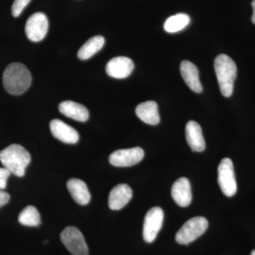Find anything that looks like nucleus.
<instances>
[{
	"instance_id": "obj_1",
	"label": "nucleus",
	"mask_w": 255,
	"mask_h": 255,
	"mask_svg": "<svg viewBox=\"0 0 255 255\" xmlns=\"http://www.w3.org/2000/svg\"><path fill=\"white\" fill-rule=\"evenodd\" d=\"M31 73L21 63L10 64L3 74L4 89L8 93L12 95H22L31 86Z\"/></svg>"
},
{
	"instance_id": "obj_2",
	"label": "nucleus",
	"mask_w": 255,
	"mask_h": 255,
	"mask_svg": "<svg viewBox=\"0 0 255 255\" xmlns=\"http://www.w3.org/2000/svg\"><path fill=\"white\" fill-rule=\"evenodd\" d=\"M31 159L29 152L18 144L10 145L0 152V161L4 167L18 177L24 176Z\"/></svg>"
},
{
	"instance_id": "obj_3",
	"label": "nucleus",
	"mask_w": 255,
	"mask_h": 255,
	"mask_svg": "<svg viewBox=\"0 0 255 255\" xmlns=\"http://www.w3.org/2000/svg\"><path fill=\"white\" fill-rule=\"evenodd\" d=\"M214 69L221 94L230 97L233 93L234 82L237 78V66L232 58L226 54H220L214 61Z\"/></svg>"
},
{
	"instance_id": "obj_4",
	"label": "nucleus",
	"mask_w": 255,
	"mask_h": 255,
	"mask_svg": "<svg viewBox=\"0 0 255 255\" xmlns=\"http://www.w3.org/2000/svg\"><path fill=\"white\" fill-rule=\"evenodd\" d=\"M209 222L201 216L192 218L183 225L176 234L175 240L179 244L188 245L202 236L207 230Z\"/></svg>"
},
{
	"instance_id": "obj_5",
	"label": "nucleus",
	"mask_w": 255,
	"mask_h": 255,
	"mask_svg": "<svg viewBox=\"0 0 255 255\" xmlns=\"http://www.w3.org/2000/svg\"><path fill=\"white\" fill-rule=\"evenodd\" d=\"M218 182L225 195L232 197L237 192V183L234 166L231 159L226 157L221 160L218 168Z\"/></svg>"
},
{
	"instance_id": "obj_6",
	"label": "nucleus",
	"mask_w": 255,
	"mask_h": 255,
	"mask_svg": "<svg viewBox=\"0 0 255 255\" xmlns=\"http://www.w3.org/2000/svg\"><path fill=\"white\" fill-rule=\"evenodd\" d=\"M60 240L73 255H89V249L83 235L78 228L68 226L60 234Z\"/></svg>"
},
{
	"instance_id": "obj_7",
	"label": "nucleus",
	"mask_w": 255,
	"mask_h": 255,
	"mask_svg": "<svg viewBox=\"0 0 255 255\" xmlns=\"http://www.w3.org/2000/svg\"><path fill=\"white\" fill-rule=\"evenodd\" d=\"M164 221V212L159 207L152 208L147 211L144 220V241L151 243L155 241L157 234L162 228Z\"/></svg>"
},
{
	"instance_id": "obj_8",
	"label": "nucleus",
	"mask_w": 255,
	"mask_h": 255,
	"mask_svg": "<svg viewBox=\"0 0 255 255\" xmlns=\"http://www.w3.org/2000/svg\"><path fill=\"white\" fill-rule=\"evenodd\" d=\"M48 31V20L43 13H35L28 18L25 26V32L30 41H42L46 37Z\"/></svg>"
},
{
	"instance_id": "obj_9",
	"label": "nucleus",
	"mask_w": 255,
	"mask_h": 255,
	"mask_svg": "<svg viewBox=\"0 0 255 255\" xmlns=\"http://www.w3.org/2000/svg\"><path fill=\"white\" fill-rule=\"evenodd\" d=\"M144 151L135 147L114 151L110 156V162L115 167H126L135 165L143 159Z\"/></svg>"
},
{
	"instance_id": "obj_10",
	"label": "nucleus",
	"mask_w": 255,
	"mask_h": 255,
	"mask_svg": "<svg viewBox=\"0 0 255 255\" xmlns=\"http://www.w3.org/2000/svg\"><path fill=\"white\" fill-rule=\"evenodd\" d=\"M134 63L127 57L119 56L112 58L106 66L107 75L116 79L127 78L132 73Z\"/></svg>"
},
{
	"instance_id": "obj_11",
	"label": "nucleus",
	"mask_w": 255,
	"mask_h": 255,
	"mask_svg": "<svg viewBox=\"0 0 255 255\" xmlns=\"http://www.w3.org/2000/svg\"><path fill=\"white\" fill-rule=\"evenodd\" d=\"M50 129L53 137L65 143L75 144L80 139L78 132L60 119L52 120L50 123Z\"/></svg>"
},
{
	"instance_id": "obj_12",
	"label": "nucleus",
	"mask_w": 255,
	"mask_h": 255,
	"mask_svg": "<svg viewBox=\"0 0 255 255\" xmlns=\"http://www.w3.org/2000/svg\"><path fill=\"white\" fill-rule=\"evenodd\" d=\"M132 196L131 188L126 184H118L111 191L109 206L112 210L119 211L127 206Z\"/></svg>"
},
{
	"instance_id": "obj_13",
	"label": "nucleus",
	"mask_w": 255,
	"mask_h": 255,
	"mask_svg": "<svg viewBox=\"0 0 255 255\" xmlns=\"http://www.w3.org/2000/svg\"><path fill=\"white\" fill-rule=\"evenodd\" d=\"M172 196L179 206L187 207L192 201L191 187L189 179L181 177L174 183L172 187Z\"/></svg>"
},
{
	"instance_id": "obj_14",
	"label": "nucleus",
	"mask_w": 255,
	"mask_h": 255,
	"mask_svg": "<svg viewBox=\"0 0 255 255\" xmlns=\"http://www.w3.org/2000/svg\"><path fill=\"white\" fill-rule=\"evenodd\" d=\"M186 139L188 145L194 152H203L206 149V142L202 129L199 124L190 121L186 125Z\"/></svg>"
},
{
	"instance_id": "obj_15",
	"label": "nucleus",
	"mask_w": 255,
	"mask_h": 255,
	"mask_svg": "<svg viewBox=\"0 0 255 255\" xmlns=\"http://www.w3.org/2000/svg\"><path fill=\"white\" fill-rule=\"evenodd\" d=\"M180 72L184 82L193 92L201 93L203 91L202 85L199 80V70L194 63L184 60L181 63Z\"/></svg>"
},
{
	"instance_id": "obj_16",
	"label": "nucleus",
	"mask_w": 255,
	"mask_h": 255,
	"mask_svg": "<svg viewBox=\"0 0 255 255\" xmlns=\"http://www.w3.org/2000/svg\"><path fill=\"white\" fill-rule=\"evenodd\" d=\"M60 113L74 120L80 122H85L90 117V113L85 106L73 102L64 101L58 107Z\"/></svg>"
},
{
	"instance_id": "obj_17",
	"label": "nucleus",
	"mask_w": 255,
	"mask_h": 255,
	"mask_svg": "<svg viewBox=\"0 0 255 255\" xmlns=\"http://www.w3.org/2000/svg\"><path fill=\"white\" fill-rule=\"evenodd\" d=\"M67 188L77 204L85 206L91 200V194L85 182L79 179H70L67 182Z\"/></svg>"
},
{
	"instance_id": "obj_18",
	"label": "nucleus",
	"mask_w": 255,
	"mask_h": 255,
	"mask_svg": "<svg viewBox=\"0 0 255 255\" xmlns=\"http://www.w3.org/2000/svg\"><path fill=\"white\" fill-rule=\"evenodd\" d=\"M135 114L142 122L149 125H157L160 122L158 106L154 101H147L137 105Z\"/></svg>"
},
{
	"instance_id": "obj_19",
	"label": "nucleus",
	"mask_w": 255,
	"mask_h": 255,
	"mask_svg": "<svg viewBox=\"0 0 255 255\" xmlns=\"http://www.w3.org/2000/svg\"><path fill=\"white\" fill-rule=\"evenodd\" d=\"M105 39L103 36H96L90 38L80 48L78 53V57L80 60H85L92 58L94 55L99 51L105 45Z\"/></svg>"
},
{
	"instance_id": "obj_20",
	"label": "nucleus",
	"mask_w": 255,
	"mask_h": 255,
	"mask_svg": "<svg viewBox=\"0 0 255 255\" xmlns=\"http://www.w3.org/2000/svg\"><path fill=\"white\" fill-rule=\"evenodd\" d=\"M190 21L189 15L180 13L167 18L164 23V28L167 33H177L187 27Z\"/></svg>"
},
{
	"instance_id": "obj_21",
	"label": "nucleus",
	"mask_w": 255,
	"mask_h": 255,
	"mask_svg": "<svg viewBox=\"0 0 255 255\" xmlns=\"http://www.w3.org/2000/svg\"><path fill=\"white\" fill-rule=\"evenodd\" d=\"M18 222L28 227H34L41 224V216L36 207L33 206H26L18 216Z\"/></svg>"
},
{
	"instance_id": "obj_22",
	"label": "nucleus",
	"mask_w": 255,
	"mask_h": 255,
	"mask_svg": "<svg viewBox=\"0 0 255 255\" xmlns=\"http://www.w3.org/2000/svg\"><path fill=\"white\" fill-rule=\"evenodd\" d=\"M31 0H14L11 7V13L14 17H17L22 12Z\"/></svg>"
},
{
	"instance_id": "obj_23",
	"label": "nucleus",
	"mask_w": 255,
	"mask_h": 255,
	"mask_svg": "<svg viewBox=\"0 0 255 255\" xmlns=\"http://www.w3.org/2000/svg\"><path fill=\"white\" fill-rule=\"evenodd\" d=\"M10 174H11L10 171L5 167L0 168V190H4L6 188V182Z\"/></svg>"
},
{
	"instance_id": "obj_24",
	"label": "nucleus",
	"mask_w": 255,
	"mask_h": 255,
	"mask_svg": "<svg viewBox=\"0 0 255 255\" xmlns=\"http://www.w3.org/2000/svg\"><path fill=\"white\" fill-rule=\"evenodd\" d=\"M10 199L9 194L3 190H0V208L4 206L9 202Z\"/></svg>"
},
{
	"instance_id": "obj_25",
	"label": "nucleus",
	"mask_w": 255,
	"mask_h": 255,
	"mask_svg": "<svg viewBox=\"0 0 255 255\" xmlns=\"http://www.w3.org/2000/svg\"><path fill=\"white\" fill-rule=\"evenodd\" d=\"M252 6L253 8V16H252V21H253V23L255 24V0H253V2H252Z\"/></svg>"
},
{
	"instance_id": "obj_26",
	"label": "nucleus",
	"mask_w": 255,
	"mask_h": 255,
	"mask_svg": "<svg viewBox=\"0 0 255 255\" xmlns=\"http://www.w3.org/2000/svg\"><path fill=\"white\" fill-rule=\"evenodd\" d=\"M251 255H255V251L252 252Z\"/></svg>"
}]
</instances>
